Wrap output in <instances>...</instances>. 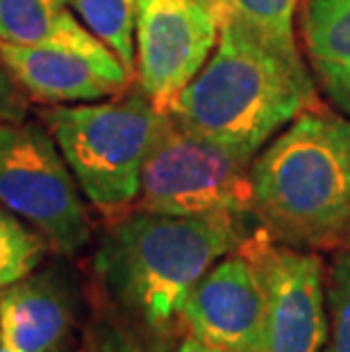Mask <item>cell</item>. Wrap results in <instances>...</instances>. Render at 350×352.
I'll return each instance as SVG.
<instances>
[{
	"label": "cell",
	"instance_id": "cell-12",
	"mask_svg": "<svg viewBox=\"0 0 350 352\" xmlns=\"http://www.w3.org/2000/svg\"><path fill=\"white\" fill-rule=\"evenodd\" d=\"M298 25L316 87L350 118V0H303Z\"/></svg>",
	"mask_w": 350,
	"mask_h": 352
},
{
	"label": "cell",
	"instance_id": "cell-19",
	"mask_svg": "<svg viewBox=\"0 0 350 352\" xmlns=\"http://www.w3.org/2000/svg\"><path fill=\"white\" fill-rule=\"evenodd\" d=\"M30 111V98L14 80L10 69L0 59V123L25 121Z\"/></svg>",
	"mask_w": 350,
	"mask_h": 352
},
{
	"label": "cell",
	"instance_id": "cell-2",
	"mask_svg": "<svg viewBox=\"0 0 350 352\" xmlns=\"http://www.w3.org/2000/svg\"><path fill=\"white\" fill-rule=\"evenodd\" d=\"M318 104L300 52L273 46L234 19H221L214 52L166 114L191 132L257 155Z\"/></svg>",
	"mask_w": 350,
	"mask_h": 352
},
{
	"label": "cell",
	"instance_id": "cell-7",
	"mask_svg": "<svg viewBox=\"0 0 350 352\" xmlns=\"http://www.w3.org/2000/svg\"><path fill=\"white\" fill-rule=\"evenodd\" d=\"M0 59L28 98L48 107L114 98L135 80V73L78 16H71L53 39L39 46L0 41Z\"/></svg>",
	"mask_w": 350,
	"mask_h": 352
},
{
	"label": "cell",
	"instance_id": "cell-8",
	"mask_svg": "<svg viewBox=\"0 0 350 352\" xmlns=\"http://www.w3.org/2000/svg\"><path fill=\"white\" fill-rule=\"evenodd\" d=\"M135 3L137 85L160 111H168L219 43V12L200 0Z\"/></svg>",
	"mask_w": 350,
	"mask_h": 352
},
{
	"label": "cell",
	"instance_id": "cell-1",
	"mask_svg": "<svg viewBox=\"0 0 350 352\" xmlns=\"http://www.w3.org/2000/svg\"><path fill=\"white\" fill-rule=\"evenodd\" d=\"M257 226L252 214L132 209L107 223L94 252L100 305L146 329L175 336L191 289Z\"/></svg>",
	"mask_w": 350,
	"mask_h": 352
},
{
	"label": "cell",
	"instance_id": "cell-22",
	"mask_svg": "<svg viewBox=\"0 0 350 352\" xmlns=\"http://www.w3.org/2000/svg\"><path fill=\"white\" fill-rule=\"evenodd\" d=\"M0 352H14V350H10L7 346H0Z\"/></svg>",
	"mask_w": 350,
	"mask_h": 352
},
{
	"label": "cell",
	"instance_id": "cell-15",
	"mask_svg": "<svg viewBox=\"0 0 350 352\" xmlns=\"http://www.w3.org/2000/svg\"><path fill=\"white\" fill-rule=\"evenodd\" d=\"M296 7L298 0H216L219 19L239 21L264 41L289 52H298Z\"/></svg>",
	"mask_w": 350,
	"mask_h": 352
},
{
	"label": "cell",
	"instance_id": "cell-20",
	"mask_svg": "<svg viewBox=\"0 0 350 352\" xmlns=\"http://www.w3.org/2000/svg\"><path fill=\"white\" fill-rule=\"evenodd\" d=\"M175 352H234V350H228V348H219V346H210V343L196 339V336H189L184 334L180 343H177V350Z\"/></svg>",
	"mask_w": 350,
	"mask_h": 352
},
{
	"label": "cell",
	"instance_id": "cell-13",
	"mask_svg": "<svg viewBox=\"0 0 350 352\" xmlns=\"http://www.w3.org/2000/svg\"><path fill=\"white\" fill-rule=\"evenodd\" d=\"M80 23L96 34L130 73L137 71V3L135 0H69Z\"/></svg>",
	"mask_w": 350,
	"mask_h": 352
},
{
	"label": "cell",
	"instance_id": "cell-5",
	"mask_svg": "<svg viewBox=\"0 0 350 352\" xmlns=\"http://www.w3.org/2000/svg\"><path fill=\"white\" fill-rule=\"evenodd\" d=\"M255 157L191 132L164 111L141 170L135 209L160 214H252L250 168Z\"/></svg>",
	"mask_w": 350,
	"mask_h": 352
},
{
	"label": "cell",
	"instance_id": "cell-3",
	"mask_svg": "<svg viewBox=\"0 0 350 352\" xmlns=\"http://www.w3.org/2000/svg\"><path fill=\"white\" fill-rule=\"evenodd\" d=\"M252 216L298 250L350 248V118L323 104L303 111L257 153Z\"/></svg>",
	"mask_w": 350,
	"mask_h": 352
},
{
	"label": "cell",
	"instance_id": "cell-11",
	"mask_svg": "<svg viewBox=\"0 0 350 352\" xmlns=\"http://www.w3.org/2000/svg\"><path fill=\"white\" fill-rule=\"evenodd\" d=\"M78 316V287L62 261L0 294V343L14 352H57Z\"/></svg>",
	"mask_w": 350,
	"mask_h": 352
},
{
	"label": "cell",
	"instance_id": "cell-10",
	"mask_svg": "<svg viewBox=\"0 0 350 352\" xmlns=\"http://www.w3.org/2000/svg\"><path fill=\"white\" fill-rule=\"evenodd\" d=\"M250 234L191 289L180 316L184 334L234 352H259L266 289Z\"/></svg>",
	"mask_w": 350,
	"mask_h": 352
},
{
	"label": "cell",
	"instance_id": "cell-18",
	"mask_svg": "<svg viewBox=\"0 0 350 352\" xmlns=\"http://www.w3.org/2000/svg\"><path fill=\"white\" fill-rule=\"evenodd\" d=\"M325 300L330 334L323 352H350V248L332 252L325 268Z\"/></svg>",
	"mask_w": 350,
	"mask_h": 352
},
{
	"label": "cell",
	"instance_id": "cell-9",
	"mask_svg": "<svg viewBox=\"0 0 350 352\" xmlns=\"http://www.w3.org/2000/svg\"><path fill=\"white\" fill-rule=\"evenodd\" d=\"M250 243L266 289L259 352H321L330 334L321 254L275 241L262 226Z\"/></svg>",
	"mask_w": 350,
	"mask_h": 352
},
{
	"label": "cell",
	"instance_id": "cell-16",
	"mask_svg": "<svg viewBox=\"0 0 350 352\" xmlns=\"http://www.w3.org/2000/svg\"><path fill=\"white\" fill-rule=\"evenodd\" d=\"M48 252L50 243L39 230L0 205V289L36 271Z\"/></svg>",
	"mask_w": 350,
	"mask_h": 352
},
{
	"label": "cell",
	"instance_id": "cell-4",
	"mask_svg": "<svg viewBox=\"0 0 350 352\" xmlns=\"http://www.w3.org/2000/svg\"><path fill=\"white\" fill-rule=\"evenodd\" d=\"M162 114L139 85L114 98L53 104L41 123L55 139L85 198L107 223L130 214Z\"/></svg>",
	"mask_w": 350,
	"mask_h": 352
},
{
	"label": "cell",
	"instance_id": "cell-6",
	"mask_svg": "<svg viewBox=\"0 0 350 352\" xmlns=\"http://www.w3.org/2000/svg\"><path fill=\"white\" fill-rule=\"evenodd\" d=\"M76 175L43 123H0V205L48 239L50 250L76 257L94 223Z\"/></svg>",
	"mask_w": 350,
	"mask_h": 352
},
{
	"label": "cell",
	"instance_id": "cell-14",
	"mask_svg": "<svg viewBox=\"0 0 350 352\" xmlns=\"http://www.w3.org/2000/svg\"><path fill=\"white\" fill-rule=\"evenodd\" d=\"M69 0H0V41L39 46L50 41L73 14Z\"/></svg>",
	"mask_w": 350,
	"mask_h": 352
},
{
	"label": "cell",
	"instance_id": "cell-17",
	"mask_svg": "<svg viewBox=\"0 0 350 352\" xmlns=\"http://www.w3.org/2000/svg\"><path fill=\"white\" fill-rule=\"evenodd\" d=\"M173 336L157 334L100 305L85 332V352H171Z\"/></svg>",
	"mask_w": 350,
	"mask_h": 352
},
{
	"label": "cell",
	"instance_id": "cell-21",
	"mask_svg": "<svg viewBox=\"0 0 350 352\" xmlns=\"http://www.w3.org/2000/svg\"><path fill=\"white\" fill-rule=\"evenodd\" d=\"M200 3H207V5H212L214 10H216V0H200Z\"/></svg>",
	"mask_w": 350,
	"mask_h": 352
}]
</instances>
